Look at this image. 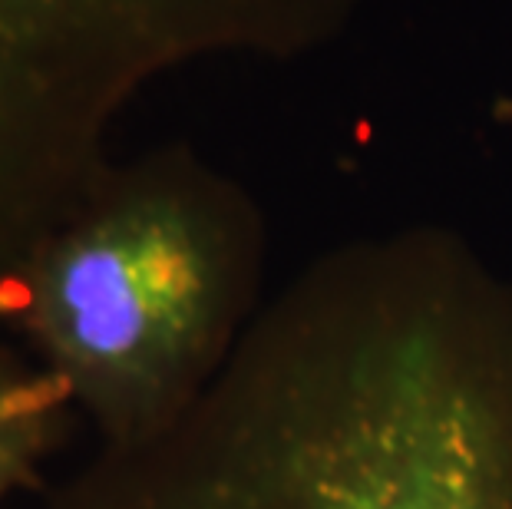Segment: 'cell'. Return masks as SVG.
Here are the masks:
<instances>
[{"label": "cell", "mask_w": 512, "mask_h": 509, "mask_svg": "<svg viewBox=\"0 0 512 509\" xmlns=\"http://www.w3.org/2000/svg\"><path fill=\"white\" fill-rule=\"evenodd\" d=\"M76 410L67 391L0 338V509L17 493L40 490L47 463L70 437Z\"/></svg>", "instance_id": "cell-4"}, {"label": "cell", "mask_w": 512, "mask_h": 509, "mask_svg": "<svg viewBox=\"0 0 512 509\" xmlns=\"http://www.w3.org/2000/svg\"><path fill=\"white\" fill-rule=\"evenodd\" d=\"M252 205L185 149L106 166L0 295L100 447L166 430L222 374L265 301Z\"/></svg>", "instance_id": "cell-2"}, {"label": "cell", "mask_w": 512, "mask_h": 509, "mask_svg": "<svg viewBox=\"0 0 512 509\" xmlns=\"http://www.w3.org/2000/svg\"><path fill=\"white\" fill-rule=\"evenodd\" d=\"M238 17L242 0H0V295L110 166L119 100Z\"/></svg>", "instance_id": "cell-3"}, {"label": "cell", "mask_w": 512, "mask_h": 509, "mask_svg": "<svg viewBox=\"0 0 512 509\" xmlns=\"http://www.w3.org/2000/svg\"><path fill=\"white\" fill-rule=\"evenodd\" d=\"M40 509H512V278L437 238L337 255Z\"/></svg>", "instance_id": "cell-1"}]
</instances>
